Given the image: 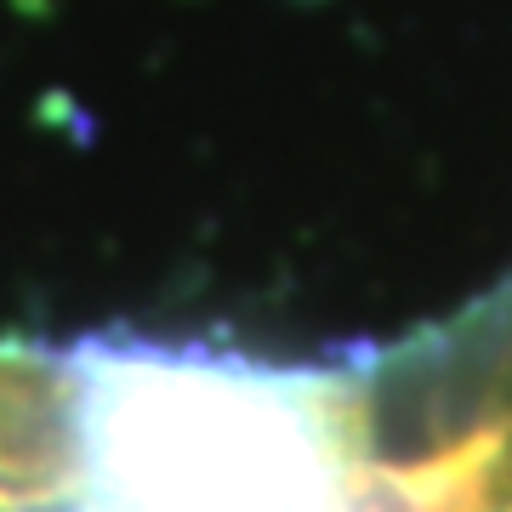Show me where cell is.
I'll use <instances>...</instances> for the list:
<instances>
[{
  "mask_svg": "<svg viewBox=\"0 0 512 512\" xmlns=\"http://www.w3.org/2000/svg\"><path fill=\"white\" fill-rule=\"evenodd\" d=\"M63 382L74 512H348L365 404L336 376L86 353Z\"/></svg>",
  "mask_w": 512,
  "mask_h": 512,
  "instance_id": "cell-1",
  "label": "cell"
},
{
  "mask_svg": "<svg viewBox=\"0 0 512 512\" xmlns=\"http://www.w3.org/2000/svg\"><path fill=\"white\" fill-rule=\"evenodd\" d=\"M69 484V382L0 348V490L52 495Z\"/></svg>",
  "mask_w": 512,
  "mask_h": 512,
  "instance_id": "cell-2",
  "label": "cell"
}]
</instances>
